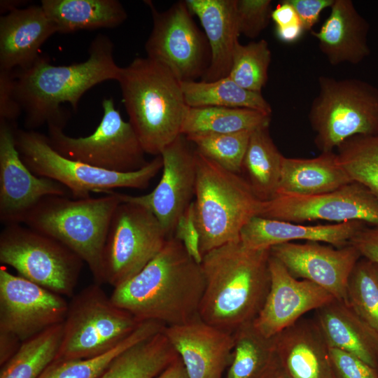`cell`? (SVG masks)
Here are the masks:
<instances>
[{"mask_svg": "<svg viewBox=\"0 0 378 378\" xmlns=\"http://www.w3.org/2000/svg\"><path fill=\"white\" fill-rule=\"evenodd\" d=\"M204 286L201 265L171 236L138 274L113 288L110 298L140 322L173 326L199 316Z\"/></svg>", "mask_w": 378, "mask_h": 378, "instance_id": "cell-1", "label": "cell"}, {"mask_svg": "<svg viewBox=\"0 0 378 378\" xmlns=\"http://www.w3.org/2000/svg\"><path fill=\"white\" fill-rule=\"evenodd\" d=\"M110 38L99 34L88 49L89 57L80 63L53 65L40 56L32 64L14 71L15 94L25 113L24 125L34 130L42 125L64 129L69 114L62 104L76 111L82 96L102 82L119 78L122 67L113 57Z\"/></svg>", "mask_w": 378, "mask_h": 378, "instance_id": "cell-2", "label": "cell"}, {"mask_svg": "<svg viewBox=\"0 0 378 378\" xmlns=\"http://www.w3.org/2000/svg\"><path fill=\"white\" fill-rule=\"evenodd\" d=\"M270 249H251L240 241L203 255L204 290L199 316L230 334L253 322L270 288Z\"/></svg>", "mask_w": 378, "mask_h": 378, "instance_id": "cell-3", "label": "cell"}, {"mask_svg": "<svg viewBox=\"0 0 378 378\" xmlns=\"http://www.w3.org/2000/svg\"><path fill=\"white\" fill-rule=\"evenodd\" d=\"M129 122L146 153L155 156L182 135L189 106L181 83L165 66L136 57L118 80Z\"/></svg>", "mask_w": 378, "mask_h": 378, "instance_id": "cell-4", "label": "cell"}, {"mask_svg": "<svg viewBox=\"0 0 378 378\" xmlns=\"http://www.w3.org/2000/svg\"><path fill=\"white\" fill-rule=\"evenodd\" d=\"M106 194L83 199L46 197L23 223L75 253L88 265L95 283L99 285L105 283L104 251L109 225L121 202L114 190Z\"/></svg>", "mask_w": 378, "mask_h": 378, "instance_id": "cell-5", "label": "cell"}, {"mask_svg": "<svg viewBox=\"0 0 378 378\" xmlns=\"http://www.w3.org/2000/svg\"><path fill=\"white\" fill-rule=\"evenodd\" d=\"M197 179L193 201L202 256L240 241L244 226L260 216L264 202L240 174L229 172L195 150Z\"/></svg>", "mask_w": 378, "mask_h": 378, "instance_id": "cell-6", "label": "cell"}, {"mask_svg": "<svg viewBox=\"0 0 378 378\" xmlns=\"http://www.w3.org/2000/svg\"><path fill=\"white\" fill-rule=\"evenodd\" d=\"M14 136L20 158L30 171L62 184L74 199L119 188L146 189L163 167L159 155L136 171H109L64 157L51 146L48 136L35 130L15 126Z\"/></svg>", "mask_w": 378, "mask_h": 378, "instance_id": "cell-7", "label": "cell"}, {"mask_svg": "<svg viewBox=\"0 0 378 378\" xmlns=\"http://www.w3.org/2000/svg\"><path fill=\"white\" fill-rule=\"evenodd\" d=\"M309 120L314 144L321 152L333 151L357 135H378V88L358 78L321 76Z\"/></svg>", "mask_w": 378, "mask_h": 378, "instance_id": "cell-8", "label": "cell"}, {"mask_svg": "<svg viewBox=\"0 0 378 378\" xmlns=\"http://www.w3.org/2000/svg\"><path fill=\"white\" fill-rule=\"evenodd\" d=\"M141 323L115 305L99 284L90 285L69 303L54 361L88 358L106 353L126 340Z\"/></svg>", "mask_w": 378, "mask_h": 378, "instance_id": "cell-9", "label": "cell"}, {"mask_svg": "<svg viewBox=\"0 0 378 378\" xmlns=\"http://www.w3.org/2000/svg\"><path fill=\"white\" fill-rule=\"evenodd\" d=\"M0 262L62 296L73 295L84 262L59 241L22 224L5 225L1 232Z\"/></svg>", "mask_w": 378, "mask_h": 378, "instance_id": "cell-10", "label": "cell"}, {"mask_svg": "<svg viewBox=\"0 0 378 378\" xmlns=\"http://www.w3.org/2000/svg\"><path fill=\"white\" fill-rule=\"evenodd\" d=\"M103 115L95 130L86 136L66 135L62 128L48 127L51 146L64 157L117 172H131L148 162L131 124L126 122L112 97L102 103Z\"/></svg>", "mask_w": 378, "mask_h": 378, "instance_id": "cell-11", "label": "cell"}, {"mask_svg": "<svg viewBox=\"0 0 378 378\" xmlns=\"http://www.w3.org/2000/svg\"><path fill=\"white\" fill-rule=\"evenodd\" d=\"M144 2L153 20L145 43L147 57L167 68L181 83L202 79L211 62V49L186 1L175 2L164 11L151 1Z\"/></svg>", "mask_w": 378, "mask_h": 378, "instance_id": "cell-12", "label": "cell"}, {"mask_svg": "<svg viewBox=\"0 0 378 378\" xmlns=\"http://www.w3.org/2000/svg\"><path fill=\"white\" fill-rule=\"evenodd\" d=\"M169 237L147 209L121 202L113 215L104 251L105 283L113 288L138 274Z\"/></svg>", "mask_w": 378, "mask_h": 378, "instance_id": "cell-13", "label": "cell"}, {"mask_svg": "<svg viewBox=\"0 0 378 378\" xmlns=\"http://www.w3.org/2000/svg\"><path fill=\"white\" fill-rule=\"evenodd\" d=\"M260 216L295 223L360 220L378 226V200L362 184L351 182L318 195H276L264 202Z\"/></svg>", "mask_w": 378, "mask_h": 378, "instance_id": "cell-14", "label": "cell"}, {"mask_svg": "<svg viewBox=\"0 0 378 378\" xmlns=\"http://www.w3.org/2000/svg\"><path fill=\"white\" fill-rule=\"evenodd\" d=\"M69 304L52 292L0 267V333L21 342L64 323Z\"/></svg>", "mask_w": 378, "mask_h": 378, "instance_id": "cell-15", "label": "cell"}, {"mask_svg": "<svg viewBox=\"0 0 378 378\" xmlns=\"http://www.w3.org/2000/svg\"><path fill=\"white\" fill-rule=\"evenodd\" d=\"M181 135L162 150V176L150 192L133 196L116 192L120 202L139 204L150 211L169 237L173 236L178 220L195 194V149Z\"/></svg>", "mask_w": 378, "mask_h": 378, "instance_id": "cell-16", "label": "cell"}, {"mask_svg": "<svg viewBox=\"0 0 378 378\" xmlns=\"http://www.w3.org/2000/svg\"><path fill=\"white\" fill-rule=\"evenodd\" d=\"M14 123L0 121V221L22 224L44 197L66 196L69 190L52 179L32 173L17 149Z\"/></svg>", "mask_w": 378, "mask_h": 378, "instance_id": "cell-17", "label": "cell"}, {"mask_svg": "<svg viewBox=\"0 0 378 378\" xmlns=\"http://www.w3.org/2000/svg\"><path fill=\"white\" fill-rule=\"evenodd\" d=\"M270 254L295 278L310 281L346 303L349 276L362 257L351 244L335 248L316 241L278 244Z\"/></svg>", "mask_w": 378, "mask_h": 378, "instance_id": "cell-18", "label": "cell"}, {"mask_svg": "<svg viewBox=\"0 0 378 378\" xmlns=\"http://www.w3.org/2000/svg\"><path fill=\"white\" fill-rule=\"evenodd\" d=\"M269 268L270 290L253 322L255 328L266 337H275L301 319L303 314L316 310L334 299L316 284L293 276L271 254Z\"/></svg>", "mask_w": 378, "mask_h": 378, "instance_id": "cell-19", "label": "cell"}, {"mask_svg": "<svg viewBox=\"0 0 378 378\" xmlns=\"http://www.w3.org/2000/svg\"><path fill=\"white\" fill-rule=\"evenodd\" d=\"M189 378H224L234 347L233 335L204 321L200 316L164 330Z\"/></svg>", "mask_w": 378, "mask_h": 378, "instance_id": "cell-20", "label": "cell"}, {"mask_svg": "<svg viewBox=\"0 0 378 378\" xmlns=\"http://www.w3.org/2000/svg\"><path fill=\"white\" fill-rule=\"evenodd\" d=\"M57 29L41 6L21 8L0 18V70L22 69L41 55L40 48Z\"/></svg>", "mask_w": 378, "mask_h": 378, "instance_id": "cell-21", "label": "cell"}, {"mask_svg": "<svg viewBox=\"0 0 378 378\" xmlns=\"http://www.w3.org/2000/svg\"><path fill=\"white\" fill-rule=\"evenodd\" d=\"M366 226L360 220L305 225L257 216L242 228L240 241L245 247L255 250L270 249L295 240L323 242L342 248L349 244L356 233Z\"/></svg>", "mask_w": 378, "mask_h": 378, "instance_id": "cell-22", "label": "cell"}, {"mask_svg": "<svg viewBox=\"0 0 378 378\" xmlns=\"http://www.w3.org/2000/svg\"><path fill=\"white\" fill-rule=\"evenodd\" d=\"M330 8L319 29L311 31V34L331 65L360 63L370 54L369 23L351 0H334Z\"/></svg>", "mask_w": 378, "mask_h": 378, "instance_id": "cell-23", "label": "cell"}, {"mask_svg": "<svg viewBox=\"0 0 378 378\" xmlns=\"http://www.w3.org/2000/svg\"><path fill=\"white\" fill-rule=\"evenodd\" d=\"M274 342L279 364L289 378H335L328 345L314 320L300 319Z\"/></svg>", "mask_w": 378, "mask_h": 378, "instance_id": "cell-24", "label": "cell"}, {"mask_svg": "<svg viewBox=\"0 0 378 378\" xmlns=\"http://www.w3.org/2000/svg\"><path fill=\"white\" fill-rule=\"evenodd\" d=\"M200 20L211 49V62L201 79L213 81L227 76L239 43L236 0H186Z\"/></svg>", "mask_w": 378, "mask_h": 378, "instance_id": "cell-25", "label": "cell"}, {"mask_svg": "<svg viewBox=\"0 0 378 378\" xmlns=\"http://www.w3.org/2000/svg\"><path fill=\"white\" fill-rule=\"evenodd\" d=\"M314 321L329 347L352 354L378 370V333L347 303L334 298L316 310Z\"/></svg>", "mask_w": 378, "mask_h": 378, "instance_id": "cell-26", "label": "cell"}, {"mask_svg": "<svg viewBox=\"0 0 378 378\" xmlns=\"http://www.w3.org/2000/svg\"><path fill=\"white\" fill-rule=\"evenodd\" d=\"M351 182L333 151L323 152L313 158L284 157L276 195H318L337 190Z\"/></svg>", "mask_w": 378, "mask_h": 378, "instance_id": "cell-27", "label": "cell"}, {"mask_svg": "<svg viewBox=\"0 0 378 378\" xmlns=\"http://www.w3.org/2000/svg\"><path fill=\"white\" fill-rule=\"evenodd\" d=\"M41 2L57 33L114 28L127 18L125 8L117 0H42Z\"/></svg>", "mask_w": 378, "mask_h": 378, "instance_id": "cell-28", "label": "cell"}, {"mask_svg": "<svg viewBox=\"0 0 378 378\" xmlns=\"http://www.w3.org/2000/svg\"><path fill=\"white\" fill-rule=\"evenodd\" d=\"M284 158L270 134L269 126L252 131L241 173L260 200L267 202L276 195Z\"/></svg>", "mask_w": 378, "mask_h": 378, "instance_id": "cell-29", "label": "cell"}, {"mask_svg": "<svg viewBox=\"0 0 378 378\" xmlns=\"http://www.w3.org/2000/svg\"><path fill=\"white\" fill-rule=\"evenodd\" d=\"M178 355L164 332L119 354L98 378H156Z\"/></svg>", "mask_w": 378, "mask_h": 378, "instance_id": "cell-30", "label": "cell"}, {"mask_svg": "<svg viewBox=\"0 0 378 378\" xmlns=\"http://www.w3.org/2000/svg\"><path fill=\"white\" fill-rule=\"evenodd\" d=\"M234 347L224 378H267L278 366L274 337L246 324L233 334Z\"/></svg>", "mask_w": 378, "mask_h": 378, "instance_id": "cell-31", "label": "cell"}, {"mask_svg": "<svg viewBox=\"0 0 378 378\" xmlns=\"http://www.w3.org/2000/svg\"><path fill=\"white\" fill-rule=\"evenodd\" d=\"M181 88L189 107L243 108L272 113L262 93L243 88L228 76L213 81L181 83Z\"/></svg>", "mask_w": 378, "mask_h": 378, "instance_id": "cell-32", "label": "cell"}, {"mask_svg": "<svg viewBox=\"0 0 378 378\" xmlns=\"http://www.w3.org/2000/svg\"><path fill=\"white\" fill-rule=\"evenodd\" d=\"M270 114L243 108L218 106L189 107L181 134H229L270 126Z\"/></svg>", "mask_w": 378, "mask_h": 378, "instance_id": "cell-33", "label": "cell"}, {"mask_svg": "<svg viewBox=\"0 0 378 378\" xmlns=\"http://www.w3.org/2000/svg\"><path fill=\"white\" fill-rule=\"evenodd\" d=\"M63 335V323L22 342L1 366L0 378H38L55 360Z\"/></svg>", "mask_w": 378, "mask_h": 378, "instance_id": "cell-34", "label": "cell"}, {"mask_svg": "<svg viewBox=\"0 0 378 378\" xmlns=\"http://www.w3.org/2000/svg\"><path fill=\"white\" fill-rule=\"evenodd\" d=\"M165 326L155 321L141 323L126 340L111 350L88 358L53 361L38 378H98L127 349L158 332Z\"/></svg>", "mask_w": 378, "mask_h": 378, "instance_id": "cell-35", "label": "cell"}, {"mask_svg": "<svg viewBox=\"0 0 378 378\" xmlns=\"http://www.w3.org/2000/svg\"><path fill=\"white\" fill-rule=\"evenodd\" d=\"M340 164L353 182L366 187L378 200V135H357L337 148Z\"/></svg>", "mask_w": 378, "mask_h": 378, "instance_id": "cell-36", "label": "cell"}, {"mask_svg": "<svg viewBox=\"0 0 378 378\" xmlns=\"http://www.w3.org/2000/svg\"><path fill=\"white\" fill-rule=\"evenodd\" d=\"M251 132L194 133L184 136L199 153L222 168L240 174Z\"/></svg>", "mask_w": 378, "mask_h": 378, "instance_id": "cell-37", "label": "cell"}, {"mask_svg": "<svg viewBox=\"0 0 378 378\" xmlns=\"http://www.w3.org/2000/svg\"><path fill=\"white\" fill-rule=\"evenodd\" d=\"M272 52L265 39L237 44L228 76L248 90L261 93L268 80Z\"/></svg>", "mask_w": 378, "mask_h": 378, "instance_id": "cell-38", "label": "cell"}, {"mask_svg": "<svg viewBox=\"0 0 378 378\" xmlns=\"http://www.w3.org/2000/svg\"><path fill=\"white\" fill-rule=\"evenodd\" d=\"M347 304L378 333V275L372 261L361 257L347 284Z\"/></svg>", "mask_w": 378, "mask_h": 378, "instance_id": "cell-39", "label": "cell"}, {"mask_svg": "<svg viewBox=\"0 0 378 378\" xmlns=\"http://www.w3.org/2000/svg\"><path fill=\"white\" fill-rule=\"evenodd\" d=\"M272 11L271 0H236L240 35L249 38H257L268 26Z\"/></svg>", "mask_w": 378, "mask_h": 378, "instance_id": "cell-40", "label": "cell"}, {"mask_svg": "<svg viewBox=\"0 0 378 378\" xmlns=\"http://www.w3.org/2000/svg\"><path fill=\"white\" fill-rule=\"evenodd\" d=\"M328 350L335 378H378V370L356 356L334 347Z\"/></svg>", "mask_w": 378, "mask_h": 378, "instance_id": "cell-41", "label": "cell"}, {"mask_svg": "<svg viewBox=\"0 0 378 378\" xmlns=\"http://www.w3.org/2000/svg\"><path fill=\"white\" fill-rule=\"evenodd\" d=\"M173 236L183 244L188 255L201 265L203 256L200 251V236L193 202L178 220Z\"/></svg>", "mask_w": 378, "mask_h": 378, "instance_id": "cell-42", "label": "cell"}, {"mask_svg": "<svg viewBox=\"0 0 378 378\" xmlns=\"http://www.w3.org/2000/svg\"><path fill=\"white\" fill-rule=\"evenodd\" d=\"M22 112L15 94L14 71L0 70V121L13 123Z\"/></svg>", "mask_w": 378, "mask_h": 378, "instance_id": "cell-43", "label": "cell"}, {"mask_svg": "<svg viewBox=\"0 0 378 378\" xmlns=\"http://www.w3.org/2000/svg\"><path fill=\"white\" fill-rule=\"evenodd\" d=\"M294 8L305 31H312L323 10L330 8L334 0H287Z\"/></svg>", "mask_w": 378, "mask_h": 378, "instance_id": "cell-44", "label": "cell"}, {"mask_svg": "<svg viewBox=\"0 0 378 378\" xmlns=\"http://www.w3.org/2000/svg\"><path fill=\"white\" fill-rule=\"evenodd\" d=\"M361 256L378 265V226L365 227L351 239Z\"/></svg>", "mask_w": 378, "mask_h": 378, "instance_id": "cell-45", "label": "cell"}, {"mask_svg": "<svg viewBox=\"0 0 378 378\" xmlns=\"http://www.w3.org/2000/svg\"><path fill=\"white\" fill-rule=\"evenodd\" d=\"M271 20L275 27H285L301 23L294 8L287 0H282L272 9Z\"/></svg>", "mask_w": 378, "mask_h": 378, "instance_id": "cell-46", "label": "cell"}, {"mask_svg": "<svg viewBox=\"0 0 378 378\" xmlns=\"http://www.w3.org/2000/svg\"><path fill=\"white\" fill-rule=\"evenodd\" d=\"M305 31L302 23L285 27H275L276 38L281 42L290 43L297 41Z\"/></svg>", "mask_w": 378, "mask_h": 378, "instance_id": "cell-47", "label": "cell"}, {"mask_svg": "<svg viewBox=\"0 0 378 378\" xmlns=\"http://www.w3.org/2000/svg\"><path fill=\"white\" fill-rule=\"evenodd\" d=\"M156 378H189L186 368L178 357Z\"/></svg>", "mask_w": 378, "mask_h": 378, "instance_id": "cell-48", "label": "cell"}, {"mask_svg": "<svg viewBox=\"0 0 378 378\" xmlns=\"http://www.w3.org/2000/svg\"><path fill=\"white\" fill-rule=\"evenodd\" d=\"M26 4V1L21 0H1L0 1V11L1 15L21 8Z\"/></svg>", "mask_w": 378, "mask_h": 378, "instance_id": "cell-49", "label": "cell"}, {"mask_svg": "<svg viewBox=\"0 0 378 378\" xmlns=\"http://www.w3.org/2000/svg\"><path fill=\"white\" fill-rule=\"evenodd\" d=\"M267 378H289L279 363L278 366L270 374Z\"/></svg>", "mask_w": 378, "mask_h": 378, "instance_id": "cell-50", "label": "cell"}, {"mask_svg": "<svg viewBox=\"0 0 378 378\" xmlns=\"http://www.w3.org/2000/svg\"><path fill=\"white\" fill-rule=\"evenodd\" d=\"M375 264V266H376V270H377V275H378V265L374 263Z\"/></svg>", "mask_w": 378, "mask_h": 378, "instance_id": "cell-51", "label": "cell"}]
</instances>
